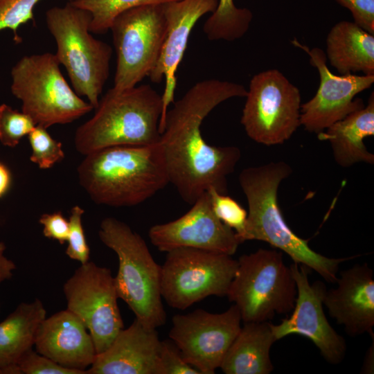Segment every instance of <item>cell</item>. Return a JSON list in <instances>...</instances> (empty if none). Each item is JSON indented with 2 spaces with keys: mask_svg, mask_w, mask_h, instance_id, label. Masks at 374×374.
<instances>
[{
  "mask_svg": "<svg viewBox=\"0 0 374 374\" xmlns=\"http://www.w3.org/2000/svg\"><path fill=\"white\" fill-rule=\"evenodd\" d=\"M326 58L341 75H374V36L352 21L335 24L326 37Z\"/></svg>",
  "mask_w": 374,
  "mask_h": 374,
  "instance_id": "obj_23",
  "label": "cell"
},
{
  "mask_svg": "<svg viewBox=\"0 0 374 374\" xmlns=\"http://www.w3.org/2000/svg\"><path fill=\"white\" fill-rule=\"evenodd\" d=\"M41 0H0V31L9 29L17 43L21 42L18 28L33 20V9ZM74 0H69V1Z\"/></svg>",
  "mask_w": 374,
  "mask_h": 374,
  "instance_id": "obj_30",
  "label": "cell"
},
{
  "mask_svg": "<svg viewBox=\"0 0 374 374\" xmlns=\"http://www.w3.org/2000/svg\"><path fill=\"white\" fill-rule=\"evenodd\" d=\"M148 236L152 244L164 252L188 247L232 256L240 244L235 231L215 215L208 191L179 218L151 226Z\"/></svg>",
  "mask_w": 374,
  "mask_h": 374,
  "instance_id": "obj_16",
  "label": "cell"
},
{
  "mask_svg": "<svg viewBox=\"0 0 374 374\" xmlns=\"http://www.w3.org/2000/svg\"><path fill=\"white\" fill-rule=\"evenodd\" d=\"M158 374H200L183 357L179 348L170 339L161 341Z\"/></svg>",
  "mask_w": 374,
  "mask_h": 374,
  "instance_id": "obj_33",
  "label": "cell"
},
{
  "mask_svg": "<svg viewBox=\"0 0 374 374\" xmlns=\"http://www.w3.org/2000/svg\"><path fill=\"white\" fill-rule=\"evenodd\" d=\"M39 223L43 226V234L46 238L57 240L60 244L67 242L69 224L61 211L42 214Z\"/></svg>",
  "mask_w": 374,
  "mask_h": 374,
  "instance_id": "obj_35",
  "label": "cell"
},
{
  "mask_svg": "<svg viewBox=\"0 0 374 374\" xmlns=\"http://www.w3.org/2000/svg\"><path fill=\"white\" fill-rule=\"evenodd\" d=\"M367 263L341 271L335 284L327 290L323 305L330 317L353 337L374 333V278Z\"/></svg>",
  "mask_w": 374,
  "mask_h": 374,
  "instance_id": "obj_18",
  "label": "cell"
},
{
  "mask_svg": "<svg viewBox=\"0 0 374 374\" xmlns=\"http://www.w3.org/2000/svg\"><path fill=\"white\" fill-rule=\"evenodd\" d=\"M247 93V89L238 83L204 80L192 86L168 109L158 143L169 183L187 204L192 205L211 188L227 192V177L240 159V150L208 144L202 135L201 125L222 102Z\"/></svg>",
  "mask_w": 374,
  "mask_h": 374,
  "instance_id": "obj_1",
  "label": "cell"
},
{
  "mask_svg": "<svg viewBox=\"0 0 374 374\" xmlns=\"http://www.w3.org/2000/svg\"><path fill=\"white\" fill-rule=\"evenodd\" d=\"M160 344L157 329L135 319L96 355L87 374H158Z\"/></svg>",
  "mask_w": 374,
  "mask_h": 374,
  "instance_id": "obj_20",
  "label": "cell"
},
{
  "mask_svg": "<svg viewBox=\"0 0 374 374\" xmlns=\"http://www.w3.org/2000/svg\"><path fill=\"white\" fill-rule=\"evenodd\" d=\"M12 182L11 173L9 169L0 162V198L9 190Z\"/></svg>",
  "mask_w": 374,
  "mask_h": 374,
  "instance_id": "obj_38",
  "label": "cell"
},
{
  "mask_svg": "<svg viewBox=\"0 0 374 374\" xmlns=\"http://www.w3.org/2000/svg\"><path fill=\"white\" fill-rule=\"evenodd\" d=\"M77 170L91 199L113 207L139 205L169 184L158 143L97 150L86 155Z\"/></svg>",
  "mask_w": 374,
  "mask_h": 374,
  "instance_id": "obj_3",
  "label": "cell"
},
{
  "mask_svg": "<svg viewBox=\"0 0 374 374\" xmlns=\"http://www.w3.org/2000/svg\"><path fill=\"white\" fill-rule=\"evenodd\" d=\"M84 210L74 206L69 219V235L67 240L66 254L73 260L84 264L89 260L90 249L87 244L82 226V217Z\"/></svg>",
  "mask_w": 374,
  "mask_h": 374,
  "instance_id": "obj_31",
  "label": "cell"
},
{
  "mask_svg": "<svg viewBox=\"0 0 374 374\" xmlns=\"http://www.w3.org/2000/svg\"><path fill=\"white\" fill-rule=\"evenodd\" d=\"M283 255L276 249H258L238 258L226 296L244 323L269 321L292 311L296 285Z\"/></svg>",
  "mask_w": 374,
  "mask_h": 374,
  "instance_id": "obj_7",
  "label": "cell"
},
{
  "mask_svg": "<svg viewBox=\"0 0 374 374\" xmlns=\"http://www.w3.org/2000/svg\"><path fill=\"white\" fill-rule=\"evenodd\" d=\"M165 3L141 6L119 15L110 30L116 53L113 88L133 87L154 67L166 33Z\"/></svg>",
  "mask_w": 374,
  "mask_h": 374,
  "instance_id": "obj_11",
  "label": "cell"
},
{
  "mask_svg": "<svg viewBox=\"0 0 374 374\" xmlns=\"http://www.w3.org/2000/svg\"><path fill=\"white\" fill-rule=\"evenodd\" d=\"M372 337V344L366 352L364 362L361 368V373H374V333L370 335Z\"/></svg>",
  "mask_w": 374,
  "mask_h": 374,
  "instance_id": "obj_37",
  "label": "cell"
},
{
  "mask_svg": "<svg viewBox=\"0 0 374 374\" xmlns=\"http://www.w3.org/2000/svg\"><path fill=\"white\" fill-rule=\"evenodd\" d=\"M252 18L249 9L238 8L233 0H218L215 10L205 21L203 30L209 40L233 42L245 35Z\"/></svg>",
  "mask_w": 374,
  "mask_h": 374,
  "instance_id": "obj_25",
  "label": "cell"
},
{
  "mask_svg": "<svg viewBox=\"0 0 374 374\" xmlns=\"http://www.w3.org/2000/svg\"><path fill=\"white\" fill-rule=\"evenodd\" d=\"M292 44L308 54L310 64L317 69L320 78L315 95L301 106V125L306 131L319 134L332 124L364 107L363 100L355 97L371 87L374 75H335L327 66L326 55L322 49L318 47L310 49L296 39Z\"/></svg>",
  "mask_w": 374,
  "mask_h": 374,
  "instance_id": "obj_15",
  "label": "cell"
},
{
  "mask_svg": "<svg viewBox=\"0 0 374 374\" xmlns=\"http://www.w3.org/2000/svg\"><path fill=\"white\" fill-rule=\"evenodd\" d=\"M98 236L118 259L114 284L118 298L145 326L157 329L166 321L161 292V266L153 258L144 239L127 224L112 217L103 219Z\"/></svg>",
  "mask_w": 374,
  "mask_h": 374,
  "instance_id": "obj_5",
  "label": "cell"
},
{
  "mask_svg": "<svg viewBox=\"0 0 374 374\" xmlns=\"http://www.w3.org/2000/svg\"><path fill=\"white\" fill-rule=\"evenodd\" d=\"M292 170L285 161L247 168L238 180L248 204L247 220L242 243L260 240L288 255L293 262L317 272L326 282L335 284L340 264L355 258H328L314 251L309 240L298 236L285 222L278 202V190Z\"/></svg>",
  "mask_w": 374,
  "mask_h": 374,
  "instance_id": "obj_2",
  "label": "cell"
},
{
  "mask_svg": "<svg viewBox=\"0 0 374 374\" xmlns=\"http://www.w3.org/2000/svg\"><path fill=\"white\" fill-rule=\"evenodd\" d=\"M349 10L354 23L363 30L374 34V0H335Z\"/></svg>",
  "mask_w": 374,
  "mask_h": 374,
  "instance_id": "obj_34",
  "label": "cell"
},
{
  "mask_svg": "<svg viewBox=\"0 0 374 374\" xmlns=\"http://www.w3.org/2000/svg\"><path fill=\"white\" fill-rule=\"evenodd\" d=\"M6 247L3 242H0V283L10 278L16 269V265L5 255Z\"/></svg>",
  "mask_w": 374,
  "mask_h": 374,
  "instance_id": "obj_36",
  "label": "cell"
},
{
  "mask_svg": "<svg viewBox=\"0 0 374 374\" xmlns=\"http://www.w3.org/2000/svg\"><path fill=\"white\" fill-rule=\"evenodd\" d=\"M217 3L218 0H178L165 3L167 22L165 39L159 57L148 76L155 83L165 80L161 94V133L169 106L175 102L177 71L187 48L190 32L202 16L215 10Z\"/></svg>",
  "mask_w": 374,
  "mask_h": 374,
  "instance_id": "obj_17",
  "label": "cell"
},
{
  "mask_svg": "<svg viewBox=\"0 0 374 374\" xmlns=\"http://www.w3.org/2000/svg\"><path fill=\"white\" fill-rule=\"evenodd\" d=\"M208 191L212 209L216 217L225 225L233 229L242 244L247 220V211L233 198L211 188Z\"/></svg>",
  "mask_w": 374,
  "mask_h": 374,
  "instance_id": "obj_28",
  "label": "cell"
},
{
  "mask_svg": "<svg viewBox=\"0 0 374 374\" xmlns=\"http://www.w3.org/2000/svg\"><path fill=\"white\" fill-rule=\"evenodd\" d=\"M166 253L161 292L169 306L185 310L209 296H226L238 267L232 256L188 247Z\"/></svg>",
  "mask_w": 374,
  "mask_h": 374,
  "instance_id": "obj_9",
  "label": "cell"
},
{
  "mask_svg": "<svg viewBox=\"0 0 374 374\" xmlns=\"http://www.w3.org/2000/svg\"><path fill=\"white\" fill-rule=\"evenodd\" d=\"M93 116L80 125L74 145L82 155L114 146H145L159 142L161 95L149 84L109 89Z\"/></svg>",
  "mask_w": 374,
  "mask_h": 374,
  "instance_id": "obj_4",
  "label": "cell"
},
{
  "mask_svg": "<svg viewBox=\"0 0 374 374\" xmlns=\"http://www.w3.org/2000/svg\"><path fill=\"white\" fill-rule=\"evenodd\" d=\"M178 0H74L75 6L88 11L91 15L89 31L103 34L109 30L114 19L121 13L135 7L163 4Z\"/></svg>",
  "mask_w": 374,
  "mask_h": 374,
  "instance_id": "obj_26",
  "label": "cell"
},
{
  "mask_svg": "<svg viewBox=\"0 0 374 374\" xmlns=\"http://www.w3.org/2000/svg\"><path fill=\"white\" fill-rule=\"evenodd\" d=\"M39 299L21 303L0 323V374H18L17 364L34 346L36 331L46 317Z\"/></svg>",
  "mask_w": 374,
  "mask_h": 374,
  "instance_id": "obj_24",
  "label": "cell"
},
{
  "mask_svg": "<svg viewBox=\"0 0 374 374\" xmlns=\"http://www.w3.org/2000/svg\"><path fill=\"white\" fill-rule=\"evenodd\" d=\"M91 14L73 5L55 6L46 12V26L55 39V53L70 78L73 89L95 109L109 75L112 48L89 31Z\"/></svg>",
  "mask_w": 374,
  "mask_h": 374,
  "instance_id": "obj_6",
  "label": "cell"
},
{
  "mask_svg": "<svg viewBox=\"0 0 374 374\" xmlns=\"http://www.w3.org/2000/svg\"><path fill=\"white\" fill-rule=\"evenodd\" d=\"M295 280L297 296L292 313L277 325L271 323L276 340L290 335L310 339L329 364H338L346 356V342L328 322L323 311V298L327 290L321 280L310 283L308 267L293 262L290 265Z\"/></svg>",
  "mask_w": 374,
  "mask_h": 374,
  "instance_id": "obj_14",
  "label": "cell"
},
{
  "mask_svg": "<svg viewBox=\"0 0 374 374\" xmlns=\"http://www.w3.org/2000/svg\"><path fill=\"white\" fill-rule=\"evenodd\" d=\"M67 308L84 324L96 353L105 350L124 328L114 278L109 269L88 261L63 285Z\"/></svg>",
  "mask_w": 374,
  "mask_h": 374,
  "instance_id": "obj_12",
  "label": "cell"
},
{
  "mask_svg": "<svg viewBox=\"0 0 374 374\" xmlns=\"http://www.w3.org/2000/svg\"><path fill=\"white\" fill-rule=\"evenodd\" d=\"M17 370L18 374H87V370L64 367L33 348L19 359Z\"/></svg>",
  "mask_w": 374,
  "mask_h": 374,
  "instance_id": "obj_32",
  "label": "cell"
},
{
  "mask_svg": "<svg viewBox=\"0 0 374 374\" xmlns=\"http://www.w3.org/2000/svg\"><path fill=\"white\" fill-rule=\"evenodd\" d=\"M60 65L55 54L46 52L22 57L10 72L11 92L21 101V111L46 129L72 123L93 109L69 86Z\"/></svg>",
  "mask_w": 374,
  "mask_h": 374,
  "instance_id": "obj_8",
  "label": "cell"
},
{
  "mask_svg": "<svg viewBox=\"0 0 374 374\" xmlns=\"http://www.w3.org/2000/svg\"><path fill=\"white\" fill-rule=\"evenodd\" d=\"M276 341L269 321L244 323L220 368L225 374H269Z\"/></svg>",
  "mask_w": 374,
  "mask_h": 374,
  "instance_id": "obj_22",
  "label": "cell"
},
{
  "mask_svg": "<svg viewBox=\"0 0 374 374\" xmlns=\"http://www.w3.org/2000/svg\"><path fill=\"white\" fill-rule=\"evenodd\" d=\"M245 98L240 121L256 143L282 144L301 125L300 91L278 69L254 75Z\"/></svg>",
  "mask_w": 374,
  "mask_h": 374,
  "instance_id": "obj_10",
  "label": "cell"
},
{
  "mask_svg": "<svg viewBox=\"0 0 374 374\" xmlns=\"http://www.w3.org/2000/svg\"><path fill=\"white\" fill-rule=\"evenodd\" d=\"M374 135V93L368 104L330 125L319 134L321 140L330 142L336 163L348 168L357 163H374V155L368 151L364 139Z\"/></svg>",
  "mask_w": 374,
  "mask_h": 374,
  "instance_id": "obj_21",
  "label": "cell"
},
{
  "mask_svg": "<svg viewBox=\"0 0 374 374\" xmlns=\"http://www.w3.org/2000/svg\"><path fill=\"white\" fill-rule=\"evenodd\" d=\"M35 126L33 119L22 111L6 103L0 105V142L4 146H17Z\"/></svg>",
  "mask_w": 374,
  "mask_h": 374,
  "instance_id": "obj_29",
  "label": "cell"
},
{
  "mask_svg": "<svg viewBox=\"0 0 374 374\" xmlns=\"http://www.w3.org/2000/svg\"><path fill=\"white\" fill-rule=\"evenodd\" d=\"M46 130L36 125L28 135L32 149L30 160L43 170L52 168L65 157L62 143L54 139Z\"/></svg>",
  "mask_w": 374,
  "mask_h": 374,
  "instance_id": "obj_27",
  "label": "cell"
},
{
  "mask_svg": "<svg viewBox=\"0 0 374 374\" xmlns=\"http://www.w3.org/2000/svg\"><path fill=\"white\" fill-rule=\"evenodd\" d=\"M170 339L184 359L200 374H214L241 328V316L233 304L222 313L202 309L175 314Z\"/></svg>",
  "mask_w": 374,
  "mask_h": 374,
  "instance_id": "obj_13",
  "label": "cell"
},
{
  "mask_svg": "<svg viewBox=\"0 0 374 374\" xmlns=\"http://www.w3.org/2000/svg\"><path fill=\"white\" fill-rule=\"evenodd\" d=\"M36 351L60 365L86 370L97 355L83 322L68 309L45 317L36 331Z\"/></svg>",
  "mask_w": 374,
  "mask_h": 374,
  "instance_id": "obj_19",
  "label": "cell"
}]
</instances>
